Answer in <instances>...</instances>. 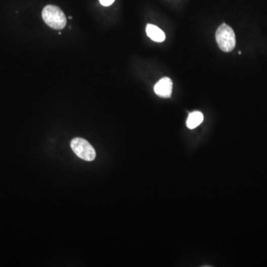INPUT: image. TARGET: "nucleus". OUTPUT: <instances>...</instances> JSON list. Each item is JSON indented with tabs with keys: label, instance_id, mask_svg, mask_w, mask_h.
I'll return each instance as SVG.
<instances>
[{
	"label": "nucleus",
	"instance_id": "1",
	"mask_svg": "<svg viewBox=\"0 0 267 267\" xmlns=\"http://www.w3.org/2000/svg\"><path fill=\"white\" fill-rule=\"evenodd\" d=\"M43 19L51 28L56 30H61L66 25V17L63 11L56 6H46L43 9Z\"/></svg>",
	"mask_w": 267,
	"mask_h": 267
},
{
	"label": "nucleus",
	"instance_id": "2",
	"mask_svg": "<svg viewBox=\"0 0 267 267\" xmlns=\"http://www.w3.org/2000/svg\"><path fill=\"white\" fill-rule=\"evenodd\" d=\"M215 37L219 48L223 52H232L236 47V34L233 28L226 24H222L218 27Z\"/></svg>",
	"mask_w": 267,
	"mask_h": 267
},
{
	"label": "nucleus",
	"instance_id": "3",
	"mask_svg": "<svg viewBox=\"0 0 267 267\" xmlns=\"http://www.w3.org/2000/svg\"><path fill=\"white\" fill-rule=\"evenodd\" d=\"M71 147L73 152L81 159L86 161H92L95 159V150L85 139L81 137L73 139L71 142Z\"/></svg>",
	"mask_w": 267,
	"mask_h": 267
},
{
	"label": "nucleus",
	"instance_id": "4",
	"mask_svg": "<svg viewBox=\"0 0 267 267\" xmlns=\"http://www.w3.org/2000/svg\"><path fill=\"white\" fill-rule=\"evenodd\" d=\"M172 89L173 83L169 78H164L160 80L154 87L155 94L164 98H168L172 96Z\"/></svg>",
	"mask_w": 267,
	"mask_h": 267
},
{
	"label": "nucleus",
	"instance_id": "5",
	"mask_svg": "<svg viewBox=\"0 0 267 267\" xmlns=\"http://www.w3.org/2000/svg\"><path fill=\"white\" fill-rule=\"evenodd\" d=\"M146 33L150 39L157 43H162L166 39L164 32L156 25H151V24L147 25Z\"/></svg>",
	"mask_w": 267,
	"mask_h": 267
},
{
	"label": "nucleus",
	"instance_id": "6",
	"mask_svg": "<svg viewBox=\"0 0 267 267\" xmlns=\"http://www.w3.org/2000/svg\"><path fill=\"white\" fill-rule=\"evenodd\" d=\"M204 121V115L200 111H194L188 115L186 121V126L188 129H194L202 124Z\"/></svg>",
	"mask_w": 267,
	"mask_h": 267
},
{
	"label": "nucleus",
	"instance_id": "7",
	"mask_svg": "<svg viewBox=\"0 0 267 267\" xmlns=\"http://www.w3.org/2000/svg\"><path fill=\"white\" fill-rule=\"evenodd\" d=\"M115 1V0H100V3L102 6L107 7V6H110L112 5Z\"/></svg>",
	"mask_w": 267,
	"mask_h": 267
}]
</instances>
